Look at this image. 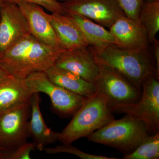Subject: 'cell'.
Listing matches in <instances>:
<instances>
[{"label":"cell","mask_w":159,"mask_h":159,"mask_svg":"<svg viewBox=\"0 0 159 159\" xmlns=\"http://www.w3.org/2000/svg\"><path fill=\"white\" fill-rule=\"evenodd\" d=\"M67 51L41 42L29 34L3 52L0 64L12 77L25 79L37 72H46Z\"/></svg>","instance_id":"1"},{"label":"cell","mask_w":159,"mask_h":159,"mask_svg":"<svg viewBox=\"0 0 159 159\" xmlns=\"http://www.w3.org/2000/svg\"><path fill=\"white\" fill-rule=\"evenodd\" d=\"M96 61L116 70L142 90V83L148 76L157 74L153 58L148 49L125 50L115 44L101 48L89 46Z\"/></svg>","instance_id":"2"},{"label":"cell","mask_w":159,"mask_h":159,"mask_svg":"<svg viewBox=\"0 0 159 159\" xmlns=\"http://www.w3.org/2000/svg\"><path fill=\"white\" fill-rule=\"evenodd\" d=\"M113 112L105 96L96 91L87 97L68 125L59 133L58 141L63 145H69L87 138L114 119Z\"/></svg>","instance_id":"3"},{"label":"cell","mask_w":159,"mask_h":159,"mask_svg":"<svg viewBox=\"0 0 159 159\" xmlns=\"http://www.w3.org/2000/svg\"><path fill=\"white\" fill-rule=\"evenodd\" d=\"M151 134L145 122L125 115L121 119H113L87 138L89 142L116 148L126 155L132 152Z\"/></svg>","instance_id":"4"},{"label":"cell","mask_w":159,"mask_h":159,"mask_svg":"<svg viewBox=\"0 0 159 159\" xmlns=\"http://www.w3.org/2000/svg\"><path fill=\"white\" fill-rule=\"evenodd\" d=\"M159 78L155 75L146 77L142 83L140 99L133 103L115 106L113 112L129 115L145 122L152 134L159 129Z\"/></svg>","instance_id":"5"},{"label":"cell","mask_w":159,"mask_h":159,"mask_svg":"<svg viewBox=\"0 0 159 159\" xmlns=\"http://www.w3.org/2000/svg\"><path fill=\"white\" fill-rule=\"evenodd\" d=\"M97 62L99 72L94 84L97 91L107 99L111 108L115 106L133 103L140 99L141 90L115 69Z\"/></svg>","instance_id":"6"},{"label":"cell","mask_w":159,"mask_h":159,"mask_svg":"<svg viewBox=\"0 0 159 159\" xmlns=\"http://www.w3.org/2000/svg\"><path fill=\"white\" fill-rule=\"evenodd\" d=\"M25 80L33 93H43L48 95L55 110L63 116L74 115L86 99L55 84L49 79L45 72L31 74Z\"/></svg>","instance_id":"7"},{"label":"cell","mask_w":159,"mask_h":159,"mask_svg":"<svg viewBox=\"0 0 159 159\" xmlns=\"http://www.w3.org/2000/svg\"><path fill=\"white\" fill-rule=\"evenodd\" d=\"M30 109L26 102L0 114V150H11L27 142Z\"/></svg>","instance_id":"8"},{"label":"cell","mask_w":159,"mask_h":159,"mask_svg":"<svg viewBox=\"0 0 159 159\" xmlns=\"http://www.w3.org/2000/svg\"><path fill=\"white\" fill-rule=\"evenodd\" d=\"M62 3L66 14L81 16L109 28L125 15L116 0H67Z\"/></svg>","instance_id":"9"},{"label":"cell","mask_w":159,"mask_h":159,"mask_svg":"<svg viewBox=\"0 0 159 159\" xmlns=\"http://www.w3.org/2000/svg\"><path fill=\"white\" fill-rule=\"evenodd\" d=\"M28 23L17 4L4 3L0 16V53L27 34Z\"/></svg>","instance_id":"10"},{"label":"cell","mask_w":159,"mask_h":159,"mask_svg":"<svg viewBox=\"0 0 159 159\" xmlns=\"http://www.w3.org/2000/svg\"><path fill=\"white\" fill-rule=\"evenodd\" d=\"M115 45L121 48L141 51L148 48L147 34L139 20L122 15L109 28Z\"/></svg>","instance_id":"11"},{"label":"cell","mask_w":159,"mask_h":159,"mask_svg":"<svg viewBox=\"0 0 159 159\" xmlns=\"http://www.w3.org/2000/svg\"><path fill=\"white\" fill-rule=\"evenodd\" d=\"M17 5L26 19L31 34L43 43L64 49L42 7L30 3H20Z\"/></svg>","instance_id":"12"},{"label":"cell","mask_w":159,"mask_h":159,"mask_svg":"<svg viewBox=\"0 0 159 159\" xmlns=\"http://www.w3.org/2000/svg\"><path fill=\"white\" fill-rule=\"evenodd\" d=\"M89 47L65 51L57 58L55 65L94 84L99 72V66Z\"/></svg>","instance_id":"13"},{"label":"cell","mask_w":159,"mask_h":159,"mask_svg":"<svg viewBox=\"0 0 159 159\" xmlns=\"http://www.w3.org/2000/svg\"><path fill=\"white\" fill-rule=\"evenodd\" d=\"M47 16L63 48L69 51L89 47L77 24L70 15L47 13Z\"/></svg>","instance_id":"14"},{"label":"cell","mask_w":159,"mask_h":159,"mask_svg":"<svg viewBox=\"0 0 159 159\" xmlns=\"http://www.w3.org/2000/svg\"><path fill=\"white\" fill-rule=\"evenodd\" d=\"M40 102L39 93H34L29 100L31 118L28 122V129L29 136L33 139L35 148L42 151L48 145L58 141L59 133L54 131L46 125L40 109Z\"/></svg>","instance_id":"15"},{"label":"cell","mask_w":159,"mask_h":159,"mask_svg":"<svg viewBox=\"0 0 159 159\" xmlns=\"http://www.w3.org/2000/svg\"><path fill=\"white\" fill-rule=\"evenodd\" d=\"M33 94L25 79L11 77L0 81V114L18 104L29 102Z\"/></svg>","instance_id":"16"},{"label":"cell","mask_w":159,"mask_h":159,"mask_svg":"<svg viewBox=\"0 0 159 159\" xmlns=\"http://www.w3.org/2000/svg\"><path fill=\"white\" fill-rule=\"evenodd\" d=\"M45 73L49 79L55 84L83 97H90L97 91L94 84L55 65Z\"/></svg>","instance_id":"17"},{"label":"cell","mask_w":159,"mask_h":159,"mask_svg":"<svg viewBox=\"0 0 159 159\" xmlns=\"http://www.w3.org/2000/svg\"><path fill=\"white\" fill-rule=\"evenodd\" d=\"M69 15L77 24L89 46L101 48L115 44V39L110 31L104 26L81 16Z\"/></svg>","instance_id":"18"},{"label":"cell","mask_w":159,"mask_h":159,"mask_svg":"<svg viewBox=\"0 0 159 159\" xmlns=\"http://www.w3.org/2000/svg\"><path fill=\"white\" fill-rule=\"evenodd\" d=\"M139 20L146 31L148 43H152L156 39L159 31V1L152 2L144 1Z\"/></svg>","instance_id":"19"},{"label":"cell","mask_w":159,"mask_h":159,"mask_svg":"<svg viewBox=\"0 0 159 159\" xmlns=\"http://www.w3.org/2000/svg\"><path fill=\"white\" fill-rule=\"evenodd\" d=\"M159 132L148 135L132 152L124 155L123 159H158Z\"/></svg>","instance_id":"20"},{"label":"cell","mask_w":159,"mask_h":159,"mask_svg":"<svg viewBox=\"0 0 159 159\" xmlns=\"http://www.w3.org/2000/svg\"><path fill=\"white\" fill-rule=\"evenodd\" d=\"M44 151L48 154H56L60 153H66L74 155L82 159H116L118 158L108 157L102 155H96L86 153L78 148L72 146L71 144L57 145L53 148L46 147Z\"/></svg>","instance_id":"21"},{"label":"cell","mask_w":159,"mask_h":159,"mask_svg":"<svg viewBox=\"0 0 159 159\" xmlns=\"http://www.w3.org/2000/svg\"><path fill=\"white\" fill-rule=\"evenodd\" d=\"M35 147L34 143H26L10 150H0V159H30Z\"/></svg>","instance_id":"22"},{"label":"cell","mask_w":159,"mask_h":159,"mask_svg":"<svg viewBox=\"0 0 159 159\" xmlns=\"http://www.w3.org/2000/svg\"><path fill=\"white\" fill-rule=\"evenodd\" d=\"M5 2L18 4L20 3H30L41 6L51 13L66 14L62 2L56 0H4Z\"/></svg>","instance_id":"23"},{"label":"cell","mask_w":159,"mask_h":159,"mask_svg":"<svg viewBox=\"0 0 159 159\" xmlns=\"http://www.w3.org/2000/svg\"><path fill=\"white\" fill-rule=\"evenodd\" d=\"M125 15L131 19L139 20L140 10L144 0H116Z\"/></svg>","instance_id":"24"},{"label":"cell","mask_w":159,"mask_h":159,"mask_svg":"<svg viewBox=\"0 0 159 159\" xmlns=\"http://www.w3.org/2000/svg\"><path fill=\"white\" fill-rule=\"evenodd\" d=\"M152 50L154 54V61L155 65L157 74L159 77V42L157 39H156L152 43Z\"/></svg>","instance_id":"25"},{"label":"cell","mask_w":159,"mask_h":159,"mask_svg":"<svg viewBox=\"0 0 159 159\" xmlns=\"http://www.w3.org/2000/svg\"><path fill=\"white\" fill-rule=\"evenodd\" d=\"M11 77L12 76L0 64V81Z\"/></svg>","instance_id":"26"},{"label":"cell","mask_w":159,"mask_h":159,"mask_svg":"<svg viewBox=\"0 0 159 159\" xmlns=\"http://www.w3.org/2000/svg\"><path fill=\"white\" fill-rule=\"evenodd\" d=\"M4 3H5L4 0H0V16H1V11H2V9Z\"/></svg>","instance_id":"27"},{"label":"cell","mask_w":159,"mask_h":159,"mask_svg":"<svg viewBox=\"0 0 159 159\" xmlns=\"http://www.w3.org/2000/svg\"><path fill=\"white\" fill-rule=\"evenodd\" d=\"M144 1L149 2H159V0H144Z\"/></svg>","instance_id":"28"},{"label":"cell","mask_w":159,"mask_h":159,"mask_svg":"<svg viewBox=\"0 0 159 159\" xmlns=\"http://www.w3.org/2000/svg\"><path fill=\"white\" fill-rule=\"evenodd\" d=\"M56 1L61 2H66V1H67V0H56Z\"/></svg>","instance_id":"29"},{"label":"cell","mask_w":159,"mask_h":159,"mask_svg":"<svg viewBox=\"0 0 159 159\" xmlns=\"http://www.w3.org/2000/svg\"><path fill=\"white\" fill-rule=\"evenodd\" d=\"M1 56V53H0V56Z\"/></svg>","instance_id":"30"}]
</instances>
